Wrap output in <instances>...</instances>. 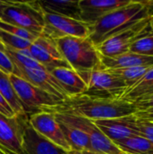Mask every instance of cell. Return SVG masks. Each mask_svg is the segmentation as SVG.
I'll list each match as a JSON object with an SVG mask.
<instances>
[{
	"label": "cell",
	"instance_id": "cell-25",
	"mask_svg": "<svg viewBox=\"0 0 153 154\" xmlns=\"http://www.w3.org/2000/svg\"><path fill=\"white\" fill-rule=\"evenodd\" d=\"M152 67L150 66H136L123 69H109L115 75L119 77L126 85L127 89L136 84Z\"/></svg>",
	"mask_w": 153,
	"mask_h": 154
},
{
	"label": "cell",
	"instance_id": "cell-2",
	"mask_svg": "<svg viewBox=\"0 0 153 154\" xmlns=\"http://www.w3.org/2000/svg\"><path fill=\"white\" fill-rule=\"evenodd\" d=\"M147 19H151L148 9L140 1L132 0L128 5L107 14L90 26L88 38L96 46Z\"/></svg>",
	"mask_w": 153,
	"mask_h": 154
},
{
	"label": "cell",
	"instance_id": "cell-10",
	"mask_svg": "<svg viewBox=\"0 0 153 154\" xmlns=\"http://www.w3.org/2000/svg\"><path fill=\"white\" fill-rule=\"evenodd\" d=\"M29 51L32 57L46 70L57 68H70L63 58L55 40L40 34L31 44Z\"/></svg>",
	"mask_w": 153,
	"mask_h": 154
},
{
	"label": "cell",
	"instance_id": "cell-31",
	"mask_svg": "<svg viewBox=\"0 0 153 154\" xmlns=\"http://www.w3.org/2000/svg\"><path fill=\"white\" fill-rule=\"evenodd\" d=\"M0 69L8 75L13 74L14 71V65L12 61L1 49H0Z\"/></svg>",
	"mask_w": 153,
	"mask_h": 154
},
{
	"label": "cell",
	"instance_id": "cell-37",
	"mask_svg": "<svg viewBox=\"0 0 153 154\" xmlns=\"http://www.w3.org/2000/svg\"><path fill=\"white\" fill-rule=\"evenodd\" d=\"M150 26H151V29L153 30V18L150 20Z\"/></svg>",
	"mask_w": 153,
	"mask_h": 154
},
{
	"label": "cell",
	"instance_id": "cell-17",
	"mask_svg": "<svg viewBox=\"0 0 153 154\" xmlns=\"http://www.w3.org/2000/svg\"><path fill=\"white\" fill-rule=\"evenodd\" d=\"M50 73L57 79L69 98L80 96L87 90L86 81L70 68H57Z\"/></svg>",
	"mask_w": 153,
	"mask_h": 154
},
{
	"label": "cell",
	"instance_id": "cell-12",
	"mask_svg": "<svg viewBox=\"0 0 153 154\" xmlns=\"http://www.w3.org/2000/svg\"><path fill=\"white\" fill-rule=\"evenodd\" d=\"M26 116L6 117L0 114V148L9 154H25L22 144L23 124Z\"/></svg>",
	"mask_w": 153,
	"mask_h": 154
},
{
	"label": "cell",
	"instance_id": "cell-33",
	"mask_svg": "<svg viewBox=\"0 0 153 154\" xmlns=\"http://www.w3.org/2000/svg\"><path fill=\"white\" fill-rule=\"evenodd\" d=\"M134 116L141 120L153 123V107L143 109V110H139L134 114Z\"/></svg>",
	"mask_w": 153,
	"mask_h": 154
},
{
	"label": "cell",
	"instance_id": "cell-32",
	"mask_svg": "<svg viewBox=\"0 0 153 154\" xmlns=\"http://www.w3.org/2000/svg\"><path fill=\"white\" fill-rule=\"evenodd\" d=\"M0 114H2L3 116H5L6 117H10V118L16 116L15 114L14 113V111L12 110V108L10 107V106L5 100V98L1 96V94H0Z\"/></svg>",
	"mask_w": 153,
	"mask_h": 154
},
{
	"label": "cell",
	"instance_id": "cell-6",
	"mask_svg": "<svg viewBox=\"0 0 153 154\" xmlns=\"http://www.w3.org/2000/svg\"><path fill=\"white\" fill-rule=\"evenodd\" d=\"M125 83L101 64L90 73L87 90L82 94L94 98L119 99L126 91Z\"/></svg>",
	"mask_w": 153,
	"mask_h": 154
},
{
	"label": "cell",
	"instance_id": "cell-3",
	"mask_svg": "<svg viewBox=\"0 0 153 154\" xmlns=\"http://www.w3.org/2000/svg\"><path fill=\"white\" fill-rule=\"evenodd\" d=\"M57 45L70 69L87 83L90 73L101 64L100 54L88 37H63L56 40Z\"/></svg>",
	"mask_w": 153,
	"mask_h": 154
},
{
	"label": "cell",
	"instance_id": "cell-7",
	"mask_svg": "<svg viewBox=\"0 0 153 154\" xmlns=\"http://www.w3.org/2000/svg\"><path fill=\"white\" fill-rule=\"evenodd\" d=\"M58 121L69 124L84 132L89 138L92 152L102 154H126L109 140L94 124L87 118L69 114L52 113Z\"/></svg>",
	"mask_w": 153,
	"mask_h": 154
},
{
	"label": "cell",
	"instance_id": "cell-35",
	"mask_svg": "<svg viewBox=\"0 0 153 154\" xmlns=\"http://www.w3.org/2000/svg\"><path fill=\"white\" fill-rule=\"evenodd\" d=\"M82 154H102V153H96V152H81Z\"/></svg>",
	"mask_w": 153,
	"mask_h": 154
},
{
	"label": "cell",
	"instance_id": "cell-18",
	"mask_svg": "<svg viewBox=\"0 0 153 154\" xmlns=\"http://www.w3.org/2000/svg\"><path fill=\"white\" fill-rule=\"evenodd\" d=\"M39 4L45 14H52L81 21L79 0H41Z\"/></svg>",
	"mask_w": 153,
	"mask_h": 154
},
{
	"label": "cell",
	"instance_id": "cell-24",
	"mask_svg": "<svg viewBox=\"0 0 153 154\" xmlns=\"http://www.w3.org/2000/svg\"><path fill=\"white\" fill-rule=\"evenodd\" d=\"M0 49L7 55L14 65H20L25 68L37 69L42 66L38 63V61L32 57L29 49L24 50H14L5 47L0 44Z\"/></svg>",
	"mask_w": 153,
	"mask_h": 154
},
{
	"label": "cell",
	"instance_id": "cell-13",
	"mask_svg": "<svg viewBox=\"0 0 153 154\" xmlns=\"http://www.w3.org/2000/svg\"><path fill=\"white\" fill-rule=\"evenodd\" d=\"M96 126L113 143L133 137H142L135 125L134 115L93 121Z\"/></svg>",
	"mask_w": 153,
	"mask_h": 154
},
{
	"label": "cell",
	"instance_id": "cell-38",
	"mask_svg": "<svg viewBox=\"0 0 153 154\" xmlns=\"http://www.w3.org/2000/svg\"><path fill=\"white\" fill-rule=\"evenodd\" d=\"M0 154H9L8 152H6L5 150H3L2 148H0Z\"/></svg>",
	"mask_w": 153,
	"mask_h": 154
},
{
	"label": "cell",
	"instance_id": "cell-26",
	"mask_svg": "<svg viewBox=\"0 0 153 154\" xmlns=\"http://www.w3.org/2000/svg\"><path fill=\"white\" fill-rule=\"evenodd\" d=\"M0 44L14 50H24L30 48L32 42L13 35L0 29Z\"/></svg>",
	"mask_w": 153,
	"mask_h": 154
},
{
	"label": "cell",
	"instance_id": "cell-4",
	"mask_svg": "<svg viewBox=\"0 0 153 154\" xmlns=\"http://www.w3.org/2000/svg\"><path fill=\"white\" fill-rule=\"evenodd\" d=\"M0 20L40 35L44 27V12L39 1H10L2 10Z\"/></svg>",
	"mask_w": 153,
	"mask_h": 154
},
{
	"label": "cell",
	"instance_id": "cell-14",
	"mask_svg": "<svg viewBox=\"0 0 153 154\" xmlns=\"http://www.w3.org/2000/svg\"><path fill=\"white\" fill-rule=\"evenodd\" d=\"M28 122L38 134L67 152L71 151L54 114L50 112L36 113L28 117Z\"/></svg>",
	"mask_w": 153,
	"mask_h": 154
},
{
	"label": "cell",
	"instance_id": "cell-30",
	"mask_svg": "<svg viewBox=\"0 0 153 154\" xmlns=\"http://www.w3.org/2000/svg\"><path fill=\"white\" fill-rule=\"evenodd\" d=\"M132 103L135 106L137 111L153 107V93L138 97L135 100H133Z\"/></svg>",
	"mask_w": 153,
	"mask_h": 154
},
{
	"label": "cell",
	"instance_id": "cell-9",
	"mask_svg": "<svg viewBox=\"0 0 153 154\" xmlns=\"http://www.w3.org/2000/svg\"><path fill=\"white\" fill-rule=\"evenodd\" d=\"M90 26L82 21L44 13V27L41 34L53 40L63 37L86 38L89 36Z\"/></svg>",
	"mask_w": 153,
	"mask_h": 154
},
{
	"label": "cell",
	"instance_id": "cell-11",
	"mask_svg": "<svg viewBox=\"0 0 153 154\" xmlns=\"http://www.w3.org/2000/svg\"><path fill=\"white\" fill-rule=\"evenodd\" d=\"M13 74L63 101L69 99L67 93L57 79L43 67L31 69L20 65H14Z\"/></svg>",
	"mask_w": 153,
	"mask_h": 154
},
{
	"label": "cell",
	"instance_id": "cell-34",
	"mask_svg": "<svg viewBox=\"0 0 153 154\" xmlns=\"http://www.w3.org/2000/svg\"><path fill=\"white\" fill-rule=\"evenodd\" d=\"M9 3H10V1H0V14H1L2 10L4 9V7L8 5Z\"/></svg>",
	"mask_w": 153,
	"mask_h": 154
},
{
	"label": "cell",
	"instance_id": "cell-20",
	"mask_svg": "<svg viewBox=\"0 0 153 154\" xmlns=\"http://www.w3.org/2000/svg\"><path fill=\"white\" fill-rule=\"evenodd\" d=\"M58 123L71 151L80 152H92L89 138L84 132H82L81 130L78 129L77 127L61 121H58Z\"/></svg>",
	"mask_w": 153,
	"mask_h": 154
},
{
	"label": "cell",
	"instance_id": "cell-15",
	"mask_svg": "<svg viewBox=\"0 0 153 154\" xmlns=\"http://www.w3.org/2000/svg\"><path fill=\"white\" fill-rule=\"evenodd\" d=\"M22 144L25 154H69L66 150L38 134L30 125L28 118L24 119L23 124Z\"/></svg>",
	"mask_w": 153,
	"mask_h": 154
},
{
	"label": "cell",
	"instance_id": "cell-39",
	"mask_svg": "<svg viewBox=\"0 0 153 154\" xmlns=\"http://www.w3.org/2000/svg\"><path fill=\"white\" fill-rule=\"evenodd\" d=\"M148 35H151V36H153V30H151V29L150 30V32H148L147 36H148Z\"/></svg>",
	"mask_w": 153,
	"mask_h": 154
},
{
	"label": "cell",
	"instance_id": "cell-29",
	"mask_svg": "<svg viewBox=\"0 0 153 154\" xmlns=\"http://www.w3.org/2000/svg\"><path fill=\"white\" fill-rule=\"evenodd\" d=\"M135 125L142 137L145 138L153 144V123L141 120L135 116Z\"/></svg>",
	"mask_w": 153,
	"mask_h": 154
},
{
	"label": "cell",
	"instance_id": "cell-19",
	"mask_svg": "<svg viewBox=\"0 0 153 154\" xmlns=\"http://www.w3.org/2000/svg\"><path fill=\"white\" fill-rule=\"evenodd\" d=\"M101 65L107 69L130 68L136 66L153 67V57L139 55L131 51L115 58H106L100 56Z\"/></svg>",
	"mask_w": 153,
	"mask_h": 154
},
{
	"label": "cell",
	"instance_id": "cell-1",
	"mask_svg": "<svg viewBox=\"0 0 153 154\" xmlns=\"http://www.w3.org/2000/svg\"><path fill=\"white\" fill-rule=\"evenodd\" d=\"M49 112L69 114L96 121L134 115L137 108L132 102L122 98L101 99L80 95L66 99Z\"/></svg>",
	"mask_w": 153,
	"mask_h": 154
},
{
	"label": "cell",
	"instance_id": "cell-36",
	"mask_svg": "<svg viewBox=\"0 0 153 154\" xmlns=\"http://www.w3.org/2000/svg\"><path fill=\"white\" fill-rule=\"evenodd\" d=\"M69 154H82L80 152H76V151H70Z\"/></svg>",
	"mask_w": 153,
	"mask_h": 154
},
{
	"label": "cell",
	"instance_id": "cell-22",
	"mask_svg": "<svg viewBox=\"0 0 153 154\" xmlns=\"http://www.w3.org/2000/svg\"><path fill=\"white\" fill-rule=\"evenodd\" d=\"M153 93V67L133 87L126 89L122 99L133 102L138 97Z\"/></svg>",
	"mask_w": 153,
	"mask_h": 154
},
{
	"label": "cell",
	"instance_id": "cell-8",
	"mask_svg": "<svg viewBox=\"0 0 153 154\" xmlns=\"http://www.w3.org/2000/svg\"><path fill=\"white\" fill-rule=\"evenodd\" d=\"M150 20L151 19L142 21L134 26L115 34L96 45V48L100 56L115 58L129 52L130 46L135 40L147 36L151 30Z\"/></svg>",
	"mask_w": 153,
	"mask_h": 154
},
{
	"label": "cell",
	"instance_id": "cell-28",
	"mask_svg": "<svg viewBox=\"0 0 153 154\" xmlns=\"http://www.w3.org/2000/svg\"><path fill=\"white\" fill-rule=\"evenodd\" d=\"M0 29L6 32H9L11 34H13V35H15L17 37H20V38L24 39V40L30 41L32 42L39 36V35H37L35 33H32V32H31L29 31L19 28V27H17V26H15L14 24L4 22L2 20H0Z\"/></svg>",
	"mask_w": 153,
	"mask_h": 154
},
{
	"label": "cell",
	"instance_id": "cell-23",
	"mask_svg": "<svg viewBox=\"0 0 153 154\" xmlns=\"http://www.w3.org/2000/svg\"><path fill=\"white\" fill-rule=\"evenodd\" d=\"M126 154H153V144L143 137H133L114 143Z\"/></svg>",
	"mask_w": 153,
	"mask_h": 154
},
{
	"label": "cell",
	"instance_id": "cell-27",
	"mask_svg": "<svg viewBox=\"0 0 153 154\" xmlns=\"http://www.w3.org/2000/svg\"><path fill=\"white\" fill-rule=\"evenodd\" d=\"M143 56L153 57V36L148 35L135 40L130 46V51Z\"/></svg>",
	"mask_w": 153,
	"mask_h": 154
},
{
	"label": "cell",
	"instance_id": "cell-21",
	"mask_svg": "<svg viewBox=\"0 0 153 154\" xmlns=\"http://www.w3.org/2000/svg\"><path fill=\"white\" fill-rule=\"evenodd\" d=\"M0 94L10 106L16 116H26L23 105L18 98L9 79V75L0 69Z\"/></svg>",
	"mask_w": 153,
	"mask_h": 154
},
{
	"label": "cell",
	"instance_id": "cell-16",
	"mask_svg": "<svg viewBox=\"0 0 153 154\" xmlns=\"http://www.w3.org/2000/svg\"><path fill=\"white\" fill-rule=\"evenodd\" d=\"M132 0H79L81 21L89 26L107 14L128 5Z\"/></svg>",
	"mask_w": 153,
	"mask_h": 154
},
{
	"label": "cell",
	"instance_id": "cell-5",
	"mask_svg": "<svg viewBox=\"0 0 153 154\" xmlns=\"http://www.w3.org/2000/svg\"><path fill=\"white\" fill-rule=\"evenodd\" d=\"M9 79L23 105L27 118L36 113L49 112L63 102V100L57 97L28 83L14 74H10Z\"/></svg>",
	"mask_w": 153,
	"mask_h": 154
}]
</instances>
